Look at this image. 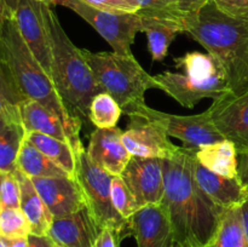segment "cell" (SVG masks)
<instances>
[{
  "mask_svg": "<svg viewBox=\"0 0 248 247\" xmlns=\"http://www.w3.org/2000/svg\"><path fill=\"white\" fill-rule=\"evenodd\" d=\"M195 148L182 147L164 160L165 194L161 205L171 223L173 242L182 247H207L217 232L224 208L198 185L193 173Z\"/></svg>",
  "mask_w": 248,
  "mask_h": 247,
  "instance_id": "6da1fadb",
  "label": "cell"
},
{
  "mask_svg": "<svg viewBox=\"0 0 248 247\" xmlns=\"http://www.w3.org/2000/svg\"><path fill=\"white\" fill-rule=\"evenodd\" d=\"M15 10L7 7L0 11V63L23 99H33L50 109L80 139L82 123L69 113L51 77L29 50L15 21Z\"/></svg>",
  "mask_w": 248,
  "mask_h": 247,
  "instance_id": "7a4b0ae2",
  "label": "cell"
},
{
  "mask_svg": "<svg viewBox=\"0 0 248 247\" xmlns=\"http://www.w3.org/2000/svg\"><path fill=\"white\" fill-rule=\"evenodd\" d=\"M43 14L50 43L51 77L56 90L74 118L81 123L89 120L92 99L104 91L97 82L81 48L70 40L51 4L44 2Z\"/></svg>",
  "mask_w": 248,
  "mask_h": 247,
  "instance_id": "3957f363",
  "label": "cell"
},
{
  "mask_svg": "<svg viewBox=\"0 0 248 247\" xmlns=\"http://www.w3.org/2000/svg\"><path fill=\"white\" fill-rule=\"evenodd\" d=\"M184 33L217 58L232 93L248 86V19L223 14L211 0L195 17L186 21Z\"/></svg>",
  "mask_w": 248,
  "mask_h": 247,
  "instance_id": "277c9868",
  "label": "cell"
},
{
  "mask_svg": "<svg viewBox=\"0 0 248 247\" xmlns=\"http://www.w3.org/2000/svg\"><path fill=\"white\" fill-rule=\"evenodd\" d=\"M174 63L183 73L164 72L154 77L159 90L184 108H194L201 99L216 101L232 93L224 68L208 52H188L174 58Z\"/></svg>",
  "mask_w": 248,
  "mask_h": 247,
  "instance_id": "5b68a950",
  "label": "cell"
},
{
  "mask_svg": "<svg viewBox=\"0 0 248 247\" xmlns=\"http://www.w3.org/2000/svg\"><path fill=\"white\" fill-rule=\"evenodd\" d=\"M94 77L104 92L110 94L121 109L144 101L145 91L157 89L154 75L145 72L133 55L92 52L81 48Z\"/></svg>",
  "mask_w": 248,
  "mask_h": 247,
  "instance_id": "8992f818",
  "label": "cell"
},
{
  "mask_svg": "<svg viewBox=\"0 0 248 247\" xmlns=\"http://www.w3.org/2000/svg\"><path fill=\"white\" fill-rule=\"evenodd\" d=\"M110 173L102 170L87 155L84 147L77 152V170L75 178L79 182L86 198L87 206L102 228H110L115 230L120 239L131 235L128 220L121 217L113 206L111 201Z\"/></svg>",
  "mask_w": 248,
  "mask_h": 247,
  "instance_id": "52a82bcc",
  "label": "cell"
},
{
  "mask_svg": "<svg viewBox=\"0 0 248 247\" xmlns=\"http://www.w3.org/2000/svg\"><path fill=\"white\" fill-rule=\"evenodd\" d=\"M123 113L130 118H140L154 124L162 128L169 137L177 138L194 148L224 139L212 123L207 109L193 115H177L150 108L145 101H142L124 108Z\"/></svg>",
  "mask_w": 248,
  "mask_h": 247,
  "instance_id": "ba28073f",
  "label": "cell"
},
{
  "mask_svg": "<svg viewBox=\"0 0 248 247\" xmlns=\"http://www.w3.org/2000/svg\"><path fill=\"white\" fill-rule=\"evenodd\" d=\"M52 5H62L79 15L111 46L114 52L132 55L131 46L140 31V17L137 14L106 11L82 0H52Z\"/></svg>",
  "mask_w": 248,
  "mask_h": 247,
  "instance_id": "9c48e42d",
  "label": "cell"
},
{
  "mask_svg": "<svg viewBox=\"0 0 248 247\" xmlns=\"http://www.w3.org/2000/svg\"><path fill=\"white\" fill-rule=\"evenodd\" d=\"M212 123L224 139L236 147L237 154L248 150V86L239 93H229L213 101Z\"/></svg>",
  "mask_w": 248,
  "mask_h": 247,
  "instance_id": "30bf717a",
  "label": "cell"
},
{
  "mask_svg": "<svg viewBox=\"0 0 248 247\" xmlns=\"http://www.w3.org/2000/svg\"><path fill=\"white\" fill-rule=\"evenodd\" d=\"M120 176L140 208L148 205H161L165 194L164 160L132 156Z\"/></svg>",
  "mask_w": 248,
  "mask_h": 247,
  "instance_id": "8fae6325",
  "label": "cell"
},
{
  "mask_svg": "<svg viewBox=\"0 0 248 247\" xmlns=\"http://www.w3.org/2000/svg\"><path fill=\"white\" fill-rule=\"evenodd\" d=\"M123 142L132 156L145 159H172L182 149L162 128L140 118H130L127 128L123 131Z\"/></svg>",
  "mask_w": 248,
  "mask_h": 247,
  "instance_id": "7c38bea8",
  "label": "cell"
},
{
  "mask_svg": "<svg viewBox=\"0 0 248 247\" xmlns=\"http://www.w3.org/2000/svg\"><path fill=\"white\" fill-rule=\"evenodd\" d=\"M43 4L39 0H17L15 21L29 50L51 77V51Z\"/></svg>",
  "mask_w": 248,
  "mask_h": 247,
  "instance_id": "4fadbf2b",
  "label": "cell"
},
{
  "mask_svg": "<svg viewBox=\"0 0 248 247\" xmlns=\"http://www.w3.org/2000/svg\"><path fill=\"white\" fill-rule=\"evenodd\" d=\"M102 229L86 205L74 213L53 218L47 235L60 247H93Z\"/></svg>",
  "mask_w": 248,
  "mask_h": 247,
  "instance_id": "5bb4252c",
  "label": "cell"
},
{
  "mask_svg": "<svg viewBox=\"0 0 248 247\" xmlns=\"http://www.w3.org/2000/svg\"><path fill=\"white\" fill-rule=\"evenodd\" d=\"M53 218L63 217L87 205L86 198L75 177L31 178Z\"/></svg>",
  "mask_w": 248,
  "mask_h": 247,
  "instance_id": "9a60e30c",
  "label": "cell"
},
{
  "mask_svg": "<svg viewBox=\"0 0 248 247\" xmlns=\"http://www.w3.org/2000/svg\"><path fill=\"white\" fill-rule=\"evenodd\" d=\"M86 153L92 162L111 176H120L132 157L123 142V130L116 126L96 128L91 133Z\"/></svg>",
  "mask_w": 248,
  "mask_h": 247,
  "instance_id": "2e32d148",
  "label": "cell"
},
{
  "mask_svg": "<svg viewBox=\"0 0 248 247\" xmlns=\"http://www.w3.org/2000/svg\"><path fill=\"white\" fill-rule=\"evenodd\" d=\"M128 225L138 247H170L173 244L171 223L162 205L140 207L128 219Z\"/></svg>",
  "mask_w": 248,
  "mask_h": 247,
  "instance_id": "e0dca14e",
  "label": "cell"
},
{
  "mask_svg": "<svg viewBox=\"0 0 248 247\" xmlns=\"http://www.w3.org/2000/svg\"><path fill=\"white\" fill-rule=\"evenodd\" d=\"M193 173L198 185L219 207L232 208L241 206L248 198V191L239 178H228L206 169L194 159Z\"/></svg>",
  "mask_w": 248,
  "mask_h": 247,
  "instance_id": "ac0fdd59",
  "label": "cell"
},
{
  "mask_svg": "<svg viewBox=\"0 0 248 247\" xmlns=\"http://www.w3.org/2000/svg\"><path fill=\"white\" fill-rule=\"evenodd\" d=\"M19 113H21L22 123L27 133L38 132L57 139L70 143L75 152L84 145L79 138H75L70 133L67 126L53 111L46 108L39 102L33 99H24L19 103Z\"/></svg>",
  "mask_w": 248,
  "mask_h": 247,
  "instance_id": "d6986e66",
  "label": "cell"
},
{
  "mask_svg": "<svg viewBox=\"0 0 248 247\" xmlns=\"http://www.w3.org/2000/svg\"><path fill=\"white\" fill-rule=\"evenodd\" d=\"M26 137L19 106L5 110L0 115V171H16L17 157Z\"/></svg>",
  "mask_w": 248,
  "mask_h": 247,
  "instance_id": "ffe728a7",
  "label": "cell"
},
{
  "mask_svg": "<svg viewBox=\"0 0 248 247\" xmlns=\"http://www.w3.org/2000/svg\"><path fill=\"white\" fill-rule=\"evenodd\" d=\"M21 189V202L19 208L23 211L31 224V234L47 235L53 217L48 211L47 206L39 195L38 190L34 186L33 182L28 176L19 171H15Z\"/></svg>",
  "mask_w": 248,
  "mask_h": 247,
  "instance_id": "44dd1931",
  "label": "cell"
},
{
  "mask_svg": "<svg viewBox=\"0 0 248 247\" xmlns=\"http://www.w3.org/2000/svg\"><path fill=\"white\" fill-rule=\"evenodd\" d=\"M237 150L228 139L195 148V159L215 173L228 178H237Z\"/></svg>",
  "mask_w": 248,
  "mask_h": 247,
  "instance_id": "7402d4cb",
  "label": "cell"
},
{
  "mask_svg": "<svg viewBox=\"0 0 248 247\" xmlns=\"http://www.w3.org/2000/svg\"><path fill=\"white\" fill-rule=\"evenodd\" d=\"M140 17V31L147 34L148 48L152 58L161 62L167 56L172 41L179 33H184V28L176 22L152 18V17Z\"/></svg>",
  "mask_w": 248,
  "mask_h": 247,
  "instance_id": "603a6c76",
  "label": "cell"
},
{
  "mask_svg": "<svg viewBox=\"0 0 248 247\" xmlns=\"http://www.w3.org/2000/svg\"><path fill=\"white\" fill-rule=\"evenodd\" d=\"M27 139L70 177H75L77 152L70 143L38 132L27 133Z\"/></svg>",
  "mask_w": 248,
  "mask_h": 247,
  "instance_id": "cb8c5ba5",
  "label": "cell"
},
{
  "mask_svg": "<svg viewBox=\"0 0 248 247\" xmlns=\"http://www.w3.org/2000/svg\"><path fill=\"white\" fill-rule=\"evenodd\" d=\"M17 169L29 178H46V177L69 176L61 167L53 164L28 139H24L17 157Z\"/></svg>",
  "mask_w": 248,
  "mask_h": 247,
  "instance_id": "d4e9b609",
  "label": "cell"
},
{
  "mask_svg": "<svg viewBox=\"0 0 248 247\" xmlns=\"http://www.w3.org/2000/svg\"><path fill=\"white\" fill-rule=\"evenodd\" d=\"M240 207L224 211L217 232L207 247H248Z\"/></svg>",
  "mask_w": 248,
  "mask_h": 247,
  "instance_id": "484cf974",
  "label": "cell"
},
{
  "mask_svg": "<svg viewBox=\"0 0 248 247\" xmlns=\"http://www.w3.org/2000/svg\"><path fill=\"white\" fill-rule=\"evenodd\" d=\"M123 114V109L118 102L107 92L96 94L90 104L89 120L96 128L115 127Z\"/></svg>",
  "mask_w": 248,
  "mask_h": 247,
  "instance_id": "4316f807",
  "label": "cell"
},
{
  "mask_svg": "<svg viewBox=\"0 0 248 247\" xmlns=\"http://www.w3.org/2000/svg\"><path fill=\"white\" fill-rule=\"evenodd\" d=\"M137 2L140 16L176 22L184 28L186 18L179 11L177 0H137Z\"/></svg>",
  "mask_w": 248,
  "mask_h": 247,
  "instance_id": "83f0119b",
  "label": "cell"
},
{
  "mask_svg": "<svg viewBox=\"0 0 248 247\" xmlns=\"http://www.w3.org/2000/svg\"><path fill=\"white\" fill-rule=\"evenodd\" d=\"M31 224L19 207L0 210V237L6 240L28 237Z\"/></svg>",
  "mask_w": 248,
  "mask_h": 247,
  "instance_id": "f1b7e54d",
  "label": "cell"
},
{
  "mask_svg": "<svg viewBox=\"0 0 248 247\" xmlns=\"http://www.w3.org/2000/svg\"><path fill=\"white\" fill-rule=\"evenodd\" d=\"M111 201L119 215L126 220L130 219L138 210L137 201L121 176H114L111 181Z\"/></svg>",
  "mask_w": 248,
  "mask_h": 247,
  "instance_id": "f546056e",
  "label": "cell"
},
{
  "mask_svg": "<svg viewBox=\"0 0 248 247\" xmlns=\"http://www.w3.org/2000/svg\"><path fill=\"white\" fill-rule=\"evenodd\" d=\"M21 189L15 172L0 171V210L19 207Z\"/></svg>",
  "mask_w": 248,
  "mask_h": 247,
  "instance_id": "4dcf8cb0",
  "label": "cell"
},
{
  "mask_svg": "<svg viewBox=\"0 0 248 247\" xmlns=\"http://www.w3.org/2000/svg\"><path fill=\"white\" fill-rule=\"evenodd\" d=\"M23 97L19 94L6 69L0 63V115L9 108L19 106Z\"/></svg>",
  "mask_w": 248,
  "mask_h": 247,
  "instance_id": "1f68e13d",
  "label": "cell"
},
{
  "mask_svg": "<svg viewBox=\"0 0 248 247\" xmlns=\"http://www.w3.org/2000/svg\"><path fill=\"white\" fill-rule=\"evenodd\" d=\"M86 4L106 11L119 14H137L140 10L137 0H82Z\"/></svg>",
  "mask_w": 248,
  "mask_h": 247,
  "instance_id": "d6a6232c",
  "label": "cell"
},
{
  "mask_svg": "<svg viewBox=\"0 0 248 247\" xmlns=\"http://www.w3.org/2000/svg\"><path fill=\"white\" fill-rule=\"evenodd\" d=\"M216 6L230 17L248 19V0H212Z\"/></svg>",
  "mask_w": 248,
  "mask_h": 247,
  "instance_id": "836d02e7",
  "label": "cell"
},
{
  "mask_svg": "<svg viewBox=\"0 0 248 247\" xmlns=\"http://www.w3.org/2000/svg\"><path fill=\"white\" fill-rule=\"evenodd\" d=\"M210 1L211 0H177V4H178L179 11L186 21L195 17Z\"/></svg>",
  "mask_w": 248,
  "mask_h": 247,
  "instance_id": "e575fe53",
  "label": "cell"
},
{
  "mask_svg": "<svg viewBox=\"0 0 248 247\" xmlns=\"http://www.w3.org/2000/svg\"><path fill=\"white\" fill-rule=\"evenodd\" d=\"M120 242L121 239L115 230L110 228H103L93 247H119Z\"/></svg>",
  "mask_w": 248,
  "mask_h": 247,
  "instance_id": "d590c367",
  "label": "cell"
},
{
  "mask_svg": "<svg viewBox=\"0 0 248 247\" xmlns=\"http://www.w3.org/2000/svg\"><path fill=\"white\" fill-rule=\"evenodd\" d=\"M237 162H239V166H237V178L241 182V184L244 185V188L248 191V150L247 152L240 153L237 155Z\"/></svg>",
  "mask_w": 248,
  "mask_h": 247,
  "instance_id": "8d00e7d4",
  "label": "cell"
},
{
  "mask_svg": "<svg viewBox=\"0 0 248 247\" xmlns=\"http://www.w3.org/2000/svg\"><path fill=\"white\" fill-rule=\"evenodd\" d=\"M27 240H28V247H56V244L48 235L29 234Z\"/></svg>",
  "mask_w": 248,
  "mask_h": 247,
  "instance_id": "74e56055",
  "label": "cell"
},
{
  "mask_svg": "<svg viewBox=\"0 0 248 247\" xmlns=\"http://www.w3.org/2000/svg\"><path fill=\"white\" fill-rule=\"evenodd\" d=\"M241 217H242V224H244L245 235L248 242V198L245 200V202L241 205Z\"/></svg>",
  "mask_w": 248,
  "mask_h": 247,
  "instance_id": "f35d334b",
  "label": "cell"
},
{
  "mask_svg": "<svg viewBox=\"0 0 248 247\" xmlns=\"http://www.w3.org/2000/svg\"><path fill=\"white\" fill-rule=\"evenodd\" d=\"M6 242L7 247H28V240L27 237H21V239H12V240H6L4 239Z\"/></svg>",
  "mask_w": 248,
  "mask_h": 247,
  "instance_id": "ab89813d",
  "label": "cell"
},
{
  "mask_svg": "<svg viewBox=\"0 0 248 247\" xmlns=\"http://www.w3.org/2000/svg\"><path fill=\"white\" fill-rule=\"evenodd\" d=\"M17 0H0V11L7 7H16Z\"/></svg>",
  "mask_w": 248,
  "mask_h": 247,
  "instance_id": "60d3db41",
  "label": "cell"
},
{
  "mask_svg": "<svg viewBox=\"0 0 248 247\" xmlns=\"http://www.w3.org/2000/svg\"><path fill=\"white\" fill-rule=\"evenodd\" d=\"M0 247H7L6 242H5V240L2 237H0Z\"/></svg>",
  "mask_w": 248,
  "mask_h": 247,
  "instance_id": "b9f144b4",
  "label": "cell"
},
{
  "mask_svg": "<svg viewBox=\"0 0 248 247\" xmlns=\"http://www.w3.org/2000/svg\"><path fill=\"white\" fill-rule=\"evenodd\" d=\"M39 1H43V2H47V4L52 5V0H39Z\"/></svg>",
  "mask_w": 248,
  "mask_h": 247,
  "instance_id": "7bdbcfd3",
  "label": "cell"
},
{
  "mask_svg": "<svg viewBox=\"0 0 248 247\" xmlns=\"http://www.w3.org/2000/svg\"><path fill=\"white\" fill-rule=\"evenodd\" d=\"M170 247H182V246H181V245L176 244V242H173V244H172V245H171V246H170Z\"/></svg>",
  "mask_w": 248,
  "mask_h": 247,
  "instance_id": "ee69618b",
  "label": "cell"
},
{
  "mask_svg": "<svg viewBox=\"0 0 248 247\" xmlns=\"http://www.w3.org/2000/svg\"><path fill=\"white\" fill-rule=\"evenodd\" d=\"M56 247H60V246H57V245H56Z\"/></svg>",
  "mask_w": 248,
  "mask_h": 247,
  "instance_id": "f6af8a7d",
  "label": "cell"
}]
</instances>
